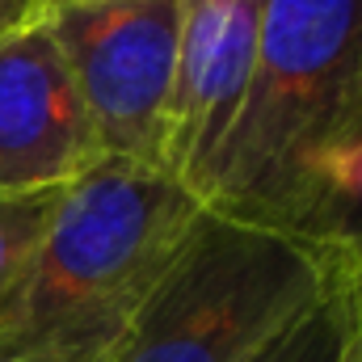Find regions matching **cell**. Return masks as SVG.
I'll list each match as a JSON object with an SVG mask.
<instances>
[{"instance_id":"cell-1","label":"cell","mask_w":362,"mask_h":362,"mask_svg":"<svg viewBox=\"0 0 362 362\" xmlns=\"http://www.w3.org/2000/svg\"><path fill=\"white\" fill-rule=\"evenodd\" d=\"M198 211L165 169H89L0 303V362H118Z\"/></svg>"},{"instance_id":"cell-2","label":"cell","mask_w":362,"mask_h":362,"mask_svg":"<svg viewBox=\"0 0 362 362\" xmlns=\"http://www.w3.org/2000/svg\"><path fill=\"white\" fill-rule=\"evenodd\" d=\"M362 89V0H266L257 59L206 206L312 236Z\"/></svg>"},{"instance_id":"cell-3","label":"cell","mask_w":362,"mask_h":362,"mask_svg":"<svg viewBox=\"0 0 362 362\" xmlns=\"http://www.w3.org/2000/svg\"><path fill=\"white\" fill-rule=\"evenodd\" d=\"M358 262V245L202 206L118 362H257Z\"/></svg>"},{"instance_id":"cell-4","label":"cell","mask_w":362,"mask_h":362,"mask_svg":"<svg viewBox=\"0 0 362 362\" xmlns=\"http://www.w3.org/2000/svg\"><path fill=\"white\" fill-rule=\"evenodd\" d=\"M101 156L169 173L181 0H97L47 13Z\"/></svg>"},{"instance_id":"cell-5","label":"cell","mask_w":362,"mask_h":362,"mask_svg":"<svg viewBox=\"0 0 362 362\" xmlns=\"http://www.w3.org/2000/svg\"><path fill=\"white\" fill-rule=\"evenodd\" d=\"M101 160L51 21L0 34V198L68 189Z\"/></svg>"},{"instance_id":"cell-6","label":"cell","mask_w":362,"mask_h":362,"mask_svg":"<svg viewBox=\"0 0 362 362\" xmlns=\"http://www.w3.org/2000/svg\"><path fill=\"white\" fill-rule=\"evenodd\" d=\"M262 8L266 0H181L169 173L202 206L257 59Z\"/></svg>"},{"instance_id":"cell-7","label":"cell","mask_w":362,"mask_h":362,"mask_svg":"<svg viewBox=\"0 0 362 362\" xmlns=\"http://www.w3.org/2000/svg\"><path fill=\"white\" fill-rule=\"evenodd\" d=\"M358 278H362V262L320 308H312L257 362H346L354 325H358Z\"/></svg>"},{"instance_id":"cell-8","label":"cell","mask_w":362,"mask_h":362,"mask_svg":"<svg viewBox=\"0 0 362 362\" xmlns=\"http://www.w3.org/2000/svg\"><path fill=\"white\" fill-rule=\"evenodd\" d=\"M68 189H47V194H25V198H0V303L21 278L25 262L34 257L38 240L47 236L59 202Z\"/></svg>"},{"instance_id":"cell-9","label":"cell","mask_w":362,"mask_h":362,"mask_svg":"<svg viewBox=\"0 0 362 362\" xmlns=\"http://www.w3.org/2000/svg\"><path fill=\"white\" fill-rule=\"evenodd\" d=\"M325 185H337L350 202L362 206V89H358V110H354L350 135H346V144L337 148V156H333L329 169H325ZM325 185H320V194H325ZM316 211H320V206H316Z\"/></svg>"},{"instance_id":"cell-10","label":"cell","mask_w":362,"mask_h":362,"mask_svg":"<svg viewBox=\"0 0 362 362\" xmlns=\"http://www.w3.org/2000/svg\"><path fill=\"white\" fill-rule=\"evenodd\" d=\"M47 13H51L47 0H0V34L21 30V25H34Z\"/></svg>"},{"instance_id":"cell-11","label":"cell","mask_w":362,"mask_h":362,"mask_svg":"<svg viewBox=\"0 0 362 362\" xmlns=\"http://www.w3.org/2000/svg\"><path fill=\"white\" fill-rule=\"evenodd\" d=\"M346 362H362V346H358V325H354V337H350V350H346Z\"/></svg>"},{"instance_id":"cell-12","label":"cell","mask_w":362,"mask_h":362,"mask_svg":"<svg viewBox=\"0 0 362 362\" xmlns=\"http://www.w3.org/2000/svg\"><path fill=\"white\" fill-rule=\"evenodd\" d=\"M51 8H72V4H97V0H47Z\"/></svg>"},{"instance_id":"cell-13","label":"cell","mask_w":362,"mask_h":362,"mask_svg":"<svg viewBox=\"0 0 362 362\" xmlns=\"http://www.w3.org/2000/svg\"><path fill=\"white\" fill-rule=\"evenodd\" d=\"M358 346H362V278H358Z\"/></svg>"}]
</instances>
